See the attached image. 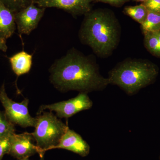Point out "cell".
I'll use <instances>...</instances> for the list:
<instances>
[{"mask_svg": "<svg viewBox=\"0 0 160 160\" xmlns=\"http://www.w3.org/2000/svg\"><path fill=\"white\" fill-rule=\"evenodd\" d=\"M49 72L50 82L62 92L75 90L88 93L102 91L109 85L108 78L100 73L93 56L85 55L74 48L56 60Z\"/></svg>", "mask_w": 160, "mask_h": 160, "instance_id": "1", "label": "cell"}, {"mask_svg": "<svg viewBox=\"0 0 160 160\" xmlns=\"http://www.w3.org/2000/svg\"><path fill=\"white\" fill-rule=\"evenodd\" d=\"M121 36L118 20L112 11L106 9L91 10L85 14L78 32L81 43L89 46L101 58L112 54Z\"/></svg>", "mask_w": 160, "mask_h": 160, "instance_id": "2", "label": "cell"}, {"mask_svg": "<svg viewBox=\"0 0 160 160\" xmlns=\"http://www.w3.org/2000/svg\"><path fill=\"white\" fill-rule=\"evenodd\" d=\"M158 74V66L147 60L127 58L109 72V84L116 85L127 94L133 95L154 82Z\"/></svg>", "mask_w": 160, "mask_h": 160, "instance_id": "3", "label": "cell"}, {"mask_svg": "<svg viewBox=\"0 0 160 160\" xmlns=\"http://www.w3.org/2000/svg\"><path fill=\"white\" fill-rule=\"evenodd\" d=\"M36 118L35 130L31 133L36 146L45 153L58 144L69 127L51 111H43Z\"/></svg>", "mask_w": 160, "mask_h": 160, "instance_id": "4", "label": "cell"}, {"mask_svg": "<svg viewBox=\"0 0 160 160\" xmlns=\"http://www.w3.org/2000/svg\"><path fill=\"white\" fill-rule=\"evenodd\" d=\"M0 102L5 109V112L8 119L14 125L26 128L35 127L36 118H33L28 109L29 100L24 99L21 102H17L9 98L6 93L5 84L0 88Z\"/></svg>", "mask_w": 160, "mask_h": 160, "instance_id": "5", "label": "cell"}, {"mask_svg": "<svg viewBox=\"0 0 160 160\" xmlns=\"http://www.w3.org/2000/svg\"><path fill=\"white\" fill-rule=\"evenodd\" d=\"M93 102L90 99L88 93L80 92L76 97L66 100L40 106L37 115L44 110L48 109L54 111L56 115L59 118H69L80 112L87 110L92 108Z\"/></svg>", "mask_w": 160, "mask_h": 160, "instance_id": "6", "label": "cell"}, {"mask_svg": "<svg viewBox=\"0 0 160 160\" xmlns=\"http://www.w3.org/2000/svg\"><path fill=\"white\" fill-rule=\"evenodd\" d=\"M46 9L32 3L15 13L16 24L19 34L29 35L32 32L36 29Z\"/></svg>", "mask_w": 160, "mask_h": 160, "instance_id": "7", "label": "cell"}, {"mask_svg": "<svg viewBox=\"0 0 160 160\" xmlns=\"http://www.w3.org/2000/svg\"><path fill=\"white\" fill-rule=\"evenodd\" d=\"M34 140L31 133L24 132L21 134L12 133L11 138V148L9 154L18 160L29 158L38 153L40 158L44 157L45 153L32 143Z\"/></svg>", "mask_w": 160, "mask_h": 160, "instance_id": "8", "label": "cell"}, {"mask_svg": "<svg viewBox=\"0 0 160 160\" xmlns=\"http://www.w3.org/2000/svg\"><path fill=\"white\" fill-rule=\"evenodd\" d=\"M94 0H34L42 8H57L69 12L74 17L86 14L92 10Z\"/></svg>", "mask_w": 160, "mask_h": 160, "instance_id": "9", "label": "cell"}, {"mask_svg": "<svg viewBox=\"0 0 160 160\" xmlns=\"http://www.w3.org/2000/svg\"><path fill=\"white\" fill-rule=\"evenodd\" d=\"M66 149L76 153L82 157L89 154L90 146L80 135L68 128L65 132L58 144L52 147V149Z\"/></svg>", "mask_w": 160, "mask_h": 160, "instance_id": "10", "label": "cell"}, {"mask_svg": "<svg viewBox=\"0 0 160 160\" xmlns=\"http://www.w3.org/2000/svg\"><path fill=\"white\" fill-rule=\"evenodd\" d=\"M16 27L14 12L0 1V37L6 40L11 37Z\"/></svg>", "mask_w": 160, "mask_h": 160, "instance_id": "11", "label": "cell"}, {"mask_svg": "<svg viewBox=\"0 0 160 160\" xmlns=\"http://www.w3.org/2000/svg\"><path fill=\"white\" fill-rule=\"evenodd\" d=\"M12 71L18 77L30 71L32 63V55L22 50L9 58Z\"/></svg>", "mask_w": 160, "mask_h": 160, "instance_id": "12", "label": "cell"}, {"mask_svg": "<svg viewBox=\"0 0 160 160\" xmlns=\"http://www.w3.org/2000/svg\"><path fill=\"white\" fill-rule=\"evenodd\" d=\"M145 48L150 54L160 58L159 42L156 32L142 31Z\"/></svg>", "mask_w": 160, "mask_h": 160, "instance_id": "13", "label": "cell"}, {"mask_svg": "<svg viewBox=\"0 0 160 160\" xmlns=\"http://www.w3.org/2000/svg\"><path fill=\"white\" fill-rule=\"evenodd\" d=\"M148 12L149 10L142 3L137 6H126L123 10L124 14L130 17L141 25L146 21Z\"/></svg>", "mask_w": 160, "mask_h": 160, "instance_id": "14", "label": "cell"}, {"mask_svg": "<svg viewBox=\"0 0 160 160\" xmlns=\"http://www.w3.org/2000/svg\"><path fill=\"white\" fill-rule=\"evenodd\" d=\"M141 29L142 31H160V12L149 10L146 21L141 25Z\"/></svg>", "mask_w": 160, "mask_h": 160, "instance_id": "15", "label": "cell"}, {"mask_svg": "<svg viewBox=\"0 0 160 160\" xmlns=\"http://www.w3.org/2000/svg\"><path fill=\"white\" fill-rule=\"evenodd\" d=\"M4 5L14 13L26 8L34 0H0Z\"/></svg>", "mask_w": 160, "mask_h": 160, "instance_id": "16", "label": "cell"}, {"mask_svg": "<svg viewBox=\"0 0 160 160\" xmlns=\"http://www.w3.org/2000/svg\"><path fill=\"white\" fill-rule=\"evenodd\" d=\"M15 132L14 125L6 117L5 112L0 111V137Z\"/></svg>", "mask_w": 160, "mask_h": 160, "instance_id": "17", "label": "cell"}, {"mask_svg": "<svg viewBox=\"0 0 160 160\" xmlns=\"http://www.w3.org/2000/svg\"><path fill=\"white\" fill-rule=\"evenodd\" d=\"M12 133L0 137V160L2 159L5 154H9L11 148V136Z\"/></svg>", "mask_w": 160, "mask_h": 160, "instance_id": "18", "label": "cell"}, {"mask_svg": "<svg viewBox=\"0 0 160 160\" xmlns=\"http://www.w3.org/2000/svg\"><path fill=\"white\" fill-rule=\"evenodd\" d=\"M142 4L150 11L160 12V0H146Z\"/></svg>", "mask_w": 160, "mask_h": 160, "instance_id": "19", "label": "cell"}, {"mask_svg": "<svg viewBox=\"0 0 160 160\" xmlns=\"http://www.w3.org/2000/svg\"><path fill=\"white\" fill-rule=\"evenodd\" d=\"M95 2L109 4L115 7H119L129 2L130 0H94Z\"/></svg>", "mask_w": 160, "mask_h": 160, "instance_id": "20", "label": "cell"}, {"mask_svg": "<svg viewBox=\"0 0 160 160\" xmlns=\"http://www.w3.org/2000/svg\"><path fill=\"white\" fill-rule=\"evenodd\" d=\"M8 47L6 45V40L0 37V50L6 52L7 51Z\"/></svg>", "mask_w": 160, "mask_h": 160, "instance_id": "21", "label": "cell"}, {"mask_svg": "<svg viewBox=\"0 0 160 160\" xmlns=\"http://www.w3.org/2000/svg\"><path fill=\"white\" fill-rule=\"evenodd\" d=\"M157 34L159 42V46L160 49V31L156 32Z\"/></svg>", "mask_w": 160, "mask_h": 160, "instance_id": "22", "label": "cell"}, {"mask_svg": "<svg viewBox=\"0 0 160 160\" xmlns=\"http://www.w3.org/2000/svg\"><path fill=\"white\" fill-rule=\"evenodd\" d=\"M132 1L137 2H142L143 3L146 2V0H132Z\"/></svg>", "mask_w": 160, "mask_h": 160, "instance_id": "23", "label": "cell"}, {"mask_svg": "<svg viewBox=\"0 0 160 160\" xmlns=\"http://www.w3.org/2000/svg\"><path fill=\"white\" fill-rule=\"evenodd\" d=\"M18 160H30L29 159V158H25L22 159ZM39 160H44V158H41Z\"/></svg>", "mask_w": 160, "mask_h": 160, "instance_id": "24", "label": "cell"}]
</instances>
